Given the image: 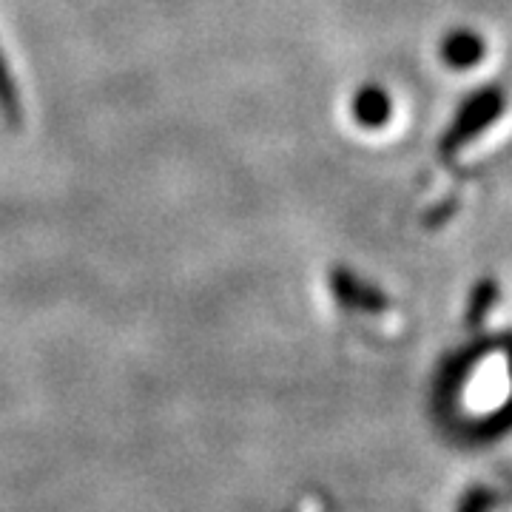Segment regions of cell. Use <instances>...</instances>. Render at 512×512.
Returning <instances> with one entry per match:
<instances>
[{"instance_id":"1","label":"cell","mask_w":512,"mask_h":512,"mask_svg":"<svg viewBox=\"0 0 512 512\" xmlns=\"http://www.w3.org/2000/svg\"><path fill=\"white\" fill-rule=\"evenodd\" d=\"M507 109V92L498 86H484L473 92L458 106L453 123L441 137V154L453 157L464 146H470L478 134H484Z\"/></svg>"},{"instance_id":"2","label":"cell","mask_w":512,"mask_h":512,"mask_svg":"<svg viewBox=\"0 0 512 512\" xmlns=\"http://www.w3.org/2000/svg\"><path fill=\"white\" fill-rule=\"evenodd\" d=\"M330 293L333 299L356 313H384L390 308L387 293H382L373 282H367L350 268H333L330 271Z\"/></svg>"},{"instance_id":"3","label":"cell","mask_w":512,"mask_h":512,"mask_svg":"<svg viewBox=\"0 0 512 512\" xmlns=\"http://www.w3.org/2000/svg\"><path fill=\"white\" fill-rule=\"evenodd\" d=\"M484 55H487V40L473 29H456L441 40V60L456 72L473 69L484 60Z\"/></svg>"},{"instance_id":"4","label":"cell","mask_w":512,"mask_h":512,"mask_svg":"<svg viewBox=\"0 0 512 512\" xmlns=\"http://www.w3.org/2000/svg\"><path fill=\"white\" fill-rule=\"evenodd\" d=\"M350 111H353V120L362 128H382L393 117V100H390V94L384 92L382 86L367 83V86H362L359 92L353 94Z\"/></svg>"},{"instance_id":"5","label":"cell","mask_w":512,"mask_h":512,"mask_svg":"<svg viewBox=\"0 0 512 512\" xmlns=\"http://www.w3.org/2000/svg\"><path fill=\"white\" fill-rule=\"evenodd\" d=\"M0 117L9 128L23 126V103L15 77L9 72V60L0 52Z\"/></svg>"},{"instance_id":"6","label":"cell","mask_w":512,"mask_h":512,"mask_svg":"<svg viewBox=\"0 0 512 512\" xmlns=\"http://www.w3.org/2000/svg\"><path fill=\"white\" fill-rule=\"evenodd\" d=\"M498 302V282L495 279H481L476 282V288L470 293V302H467V325L470 328H481V322L487 319V313Z\"/></svg>"}]
</instances>
